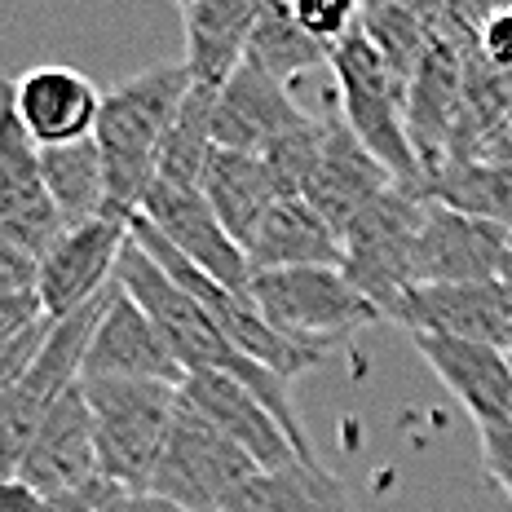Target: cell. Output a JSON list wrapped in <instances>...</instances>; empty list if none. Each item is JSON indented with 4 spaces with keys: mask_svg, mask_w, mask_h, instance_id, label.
<instances>
[{
    "mask_svg": "<svg viewBox=\"0 0 512 512\" xmlns=\"http://www.w3.org/2000/svg\"><path fill=\"white\" fill-rule=\"evenodd\" d=\"M115 279H120L124 292L155 318V327L164 332L168 345H173V354H177L181 367H186V376L190 371H212V376H230V380L248 384L256 398L274 411V420H279L283 433L292 437V446L301 451V460H318L314 446H309V437H305L301 411H296L287 380H279L274 371H265L261 362H252L248 354H239V349L230 345V336L212 323L208 309L199 305L181 283L168 279L151 256L133 243V234H128V248L120 256Z\"/></svg>",
    "mask_w": 512,
    "mask_h": 512,
    "instance_id": "1",
    "label": "cell"
},
{
    "mask_svg": "<svg viewBox=\"0 0 512 512\" xmlns=\"http://www.w3.org/2000/svg\"><path fill=\"white\" fill-rule=\"evenodd\" d=\"M190 84L186 62H159V67L137 71L133 80L115 84L102 98L98 142L106 164V217L133 221L146 204V190L159 177V155H164L168 128H173Z\"/></svg>",
    "mask_w": 512,
    "mask_h": 512,
    "instance_id": "2",
    "label": "cell"
},
{
    "mask_svg": "<svg viewBox=\"0 0 512 512\" xmlns=\"http://www.w3.org/2000/svg\"><path fill=\"white\" fill-rule=\"evenodd\" d=\"M332 80L340 120L349 124V133L389 168L402 190L424 199V164L415 155L407 128V84L393 76V67L371 49L362 31H354L332 53Z\"/></svg>",
    "mask_w": 512,
    "mask_h": 512,
    "instance_id": "3",
    "label": "cell"
},
{
    "mask_svg": "<svg viewBox=\"0 0 512 512\" xmlns=\"http://www.w3.org/2000/svg\"><path fill=\"white\" fill-rule=\"evenodd\" d=\"M252 305L283 340L327 358L362 327L384 323L380 305L349 283L345 270L309 265V270L252 274Z\"/></svg>",
    "mask_w": 512,
    "mask_h": 512,
    "instance_id": "4",
    "label": "cell"
},
{
    "mask_svg": "<svg viewBox=\"0 0 512 512\" xmlns=\"http://www.w3.org/2000/svg\"><path fill=\"white\" fill-rule=\"evenodd\" d=\"M98 437V468L111 486L146 490L173 433L181 389L159 380H80Z\"/></svg>",
    "mask_w": 512,
    "mask_h": 512,
    "instance_id": "5",
    "label": "cell"
},
{
    "mask_svg": "<svg viewBox=\"0 0 512 512\" xmlns=\"http://www.w3.org/2000/svg\"><path fill=\"white\" fill-rule=\"evenodd\" d=\"M111 296H115V283L106 287L93 305H84L80 314L62 318V323L53 327L49 345L40 349V358L31 362V371L0 398V482H14L27 451H31V442H36V433L45 429V420L58 411V402L80 384L84 354H89V340L98 332Z\"/></svg>",
    "mask_w": 512,
    "mask_h": 512,
    "instance_id": "6",
    "label": "cell"
},
{
    "mask_svg": "<svg viewBox=\"0 0 512 512\" xmlns=\"http://www.w3.org/2000/svg\"><path fill=\"white\" fill-rule=\"evenodd\" d=\"M256 473L261 464L234 437H226L190 402H181L146 490L186 512H221Z\"/></svg>",
    "mask_w": 512,
    "mask_h": 512,
    "instance_id": "7",
    "label": "cell"
},
{
    "mask_svg": "<svg viewBox=\"0 0 512 512\" xmlns=\"http://www.w3.org/2000/svg\"><path fill=\"white\" fill-rule=\"evenodd\" d=\"M128 234H133V243H137V248H142L146 256H151V261L168 274V279L181 283L199 305L208 309L212 323H217L221 332L230 336V345L239 349V354H248L252 362H261L265 371H274V376L287 380V384L301 376V371H309V367H318V362H323L318 354H309V349L292 345V340H283L279 332H274V327L265 323L261 314H256L252 296L230 292V287H221L217 279H208L199 265H190L186 256H181L146 217H133Z\"/></svg>",
    "mask_w": 512,
    "mask_h": 512,
    "instance_id": "8",
    "label": "cell"
},
{
    "mask_svg": "<svg viewBox=\"0 0 512 512\" xmlns=\"http://www.w3.org/2000/svg\"><path fill=\"white\" fill-rule=\"evenodd\" d=\"M424 199L411 190L393 186L376 204H367L345 230V274L362 296L380 305L384 323L393 318L398 301L411 292V261L415 239H420Z\"/></svg>",
    "mask_w": 512,
    "mask_h": 512,
    "instance_id": "9",
    "label": "cell"
},
{
    "mask_svg": "<svg viewBox=\"0 0 512 512\" xmlns=\"http://www.w3.org/2000/svg\"><path fill=\"white\" fill-rule=\"evenodd\" d=\"M512 252V230L495 221L468 217L437 199H424L420 239H415L411 287H464V283H499Z\"/></svg>",
    "mask_w": 512,
    "mask_h": 512,
    "instance_id": "10",
    "label": "cell"
},
{
    "mask_svg": "<svg viewBox=\"0 0 512 512\" xmlns=\"http://www.w3.org/2000/svg\"><path fill=\"white\" fill-rule=\"evenodd\" d=\"M137 217L151 221L190 265H199V270L208 274V279H217L221 287H230V292H239V296H252L248 252L230 239V230L221 226V217L212 212L204 190L155 181V186L146 190V204Z\"/></svg>",
    "mask_w": 512,
    "mask_h": 512,
    "instance_id": "11",
    "label": "cell"
},
{
    "mask_svg": "<svg viewBox=\"0 0 512 512\" xmlns=\"http://www.w3.org/2000/svg\"><path fill=\"white\" fill-rule=\"evenodd\" d=\"M128 226L133 221L98 217L89 226L67 230L53 243V252L40 261V279H36V296L53 323L80 314L84 305H93L115 283L120 256L128 248Z\"/></svg>",
    "mask_w": 512,
    "mask_h": 512,
    "instance_id": "12",
    "label": "cell"
},
{
    "mask_svg": "<svg viewBox=\"0 0 512 512\" xmlns=\"http://www.w3.org/2000/svg\"><path fill=\"white\" fill-rule=\"evenodd\" d=\"M80 380H159L177 384V389L186 380V367L177 362L173 345L155 327V318L124 292L120 279H115V296L89 340Z\"/></svg>",
    "mask_w": 512,
    "mask_h": 512,
    "instance_id": "13",
    "label": "cell"
},
{
    "mask_svg": "<svg viewBox=\"0 0 512 512\" xmlns=\"http://www.w3.org/2000/svg\"><path fill=\"white\" fill-rule=\"evenodd\" d=\"M389 323H402L411 336H451L495 349L512 345V301L499 283L411 287Z\"/></svg>",
    "mask_w": 512,
    "mask_h": 512,
    "instance_id": "14",
    "label": "cell"
},
{
    "mask_svg": "<svg viewBox=\"0 0 512 512\" xmlns=\"http://www.w3.org/2000/svg\"><path fill=\"white\" fill-rule=\"evenodd\" d=\"M102 98L106 93L93 89L76 67H31L23 80H14L18 124L27 128L36 151L71 146L98 133Z\"/></svg>",
    "mask_w": 512,
    "mask_h": 512,
    "instance_id": "15",
    "label": "cell"
},
{
    "mask_svg": "<svg viewBox=\"0 0 512 512\" xmlns=\"http://www.w3.org/2000/svg\"><path fill=\"white\" fill-rule=\"evenodd\" d=\"M309 115L301 102L287 93V84L274 76H265L261 67L243 62L234 71V80L217 93V146L221 151H243V155H265L279 137H287L292 128H301Z\"/></svg>",
    "mask_w": 512,
    "mask_h": 512,
    "instance_id": "16",
    "label": "cell"
},
{
    "mask_svg": "<svg viewBox=\"0 0 512 512\" xmlns=\"http://www.w3.org/2000/svg\"><path fill=\"white\" fill-rule=\"evenodd\" d=\"M420 358L433 367V376L460 398V407L477 420V429L512 424V354L495 345L451 336H411Z\"/></svg>",
    "mask_w": 512,
    "mask_h": 512,
    "instance_id": "17",
    "label": "cell"
},
{
    "mask_svg": "<svg viewBox=\"0 0 512 512\" xmlns=\"http://www.w3.org/2000/svg\"><path fill=\"white\" fill-rule=\"evenodd\" d=\"M393 186H398V181H393L389 168H384L380 159L349 133V124L336 115V120L327 124L323 159H318L314 181H309V190H305V204L345 239V230L354 226L358 212L367 204H376L384 190H393Z\"/></svg>",
    "mask_w": 512,
    "mask_h": 512,
    "instance_id": "18",
    "label": "cell"
},
{
    "mask_svg": "<svg viewBox=\"0 0 512 512\" xmlns=\"http://www.w3.org/2000/svg\"><path fill=\"white\" fill-rule=\"evenodd\" d=\"M181 402H190L199 415H208L226 437L243 446L261 473L283 468L292 460H301V451L292 446V437L283 433V424L274 420V411L248 389V384L230 380V376H212V371H190L181 380Z\"/></svg>",
    "mask_w": 512,
    "mask_h": 512,
    "instance_id": "19",
    "label": "cell"
},
{
    "mask_svg": "<svg viewBox=\"0 0 512 512\" xmlns=\"http://www.w3.org/2000/svg\"><path fill=\"white\" fill-rule=\"evenodd\" d=\"M98 437H93V415L89 402H84V389L67 393L58 402V411L45 420V429L36 433L23 468H18V482H27L36 495H67V490H80L89 482H98Z\"/></svg>",
    "mask_w": 512,
    "mask_h": 512,
    "instance_id": "20",
    "label": "cell"
},
{
    "mask_svg": "<svg viewBox=\"0 0 512 512\" xmlns=\"http://www.w3.org/2000/svg\"><path fill=\"white\" fill-rule=\"evenodd\" d=\"M261 5L252 0H186L181 27H186V71L195 89L221 93L234 71L248 62V40Z\"/></svg>",
    "mask_w": 512,
    "mask_h": 512,
    "instance_id": "21",
    "label": "cell"
},
{
    "mask_svg": "<svg viewBox=\"0 0 512 512\" xmlns=\"http://www.w3.org/2000/svg\"><path fill=\"white\" fill-rule=\"evenodd\" d=\"M248 265L252 274L309 270V265L345 270V243L305 199H279L270 217L261 221L256 239L248 243Z\"/></svg>",
    "mask_w": 512,
    "mask_h": 512,
    "instance_id": "22",
    "label": "cell"
},
{
    "mask_svg": "<svg viewBox=\"0 0 512 512\" xmlns=\"http://www.w3.org/2000/svg\"><path fill=\"white\" fill-rule=\"evenodd\" d=\"M204 199L221 217V226L230 230V239L248 252V243L256 239V230L274 212V204L283 199V190L261 155L221 151L217 146L204 173Z\"/></svg>",
    "mask_w": 512,
    "mask_h": 512,
    "instance_id": "23",
    "label": "cell"
},
{
    "mask_svg": "<svg viewBox=\"0 0 512 512\" xmlns=\"http://www.w3.org/2000/svg\"><path fill=\"white\" fill-rule=\"evenodd\" d=\"M221 512H354V504L318 460H292L256 473Z\"/></svg>",
    "mask_w": 512,
    "mask_h": 512,
    "instance_id": "24",
    "label": "cell"
},
{
    "mask_svg": "<svg viewBox=\"0 0 512 512\" xmlns=\"http://www.w3.org/2000/svg\"><path fill=\"white\" fill-rule=\"evenodd\" d=\"M40 186L62 212L67 230L106 217V164L93 137L40 151Z\"/></svg>",
    "mask_w": 512,
    "mask_h": 512,
    "instance_id": "25",
    "label": "cell"
},
{
    "mask_svg": "<svg viewBox=\"0 0 512 512\" xmlns=\"http://www.w3.org/2000/svg\"><path fill=\"white\" fill-rule=\"evenodd\" d=\"M248 62L252 67H261L265 76H274L279 84H287L296 76H314V71L332 67V53H327L301 23H296L292 5L265 0L261 14H256L252 40H248Z\"/></svg>",
    "mask_w": 512,
    "mask_h": 512,
    "instance_id": "26",
    "label": "cell"
},
{
    "mask_svg": "<svg viewBox=\"0 0 512 512\" xmlns=\"http://www.w3.org/2000/svg\"><path fill=\"white\" fill-rule=\"evenodd\" d=\"M212 124H217V93L190 89L173 128H168V142H164V155H159V177L155 181L204 190L208 159H212V151H217V133H212Z\"/></svg>",
    "mask_w": 512,
    "mask_h": 512,
    "instance_id": "27",
    "label": "cell"
},
{
    "mask_svg": "<svg viewBox=\"0 0 512 512\" xmlns=\"http://www.w3.org/2000/svg\"><path fill=\"white\" fill-rule=\"evenodd\" d=\"M424 199H437V204L455 212H468V217H482L512 230V164H482V159L451 164L437 177H429Z\"/></svg>",
    "mask_w": 512,
    "mask_h": 512,
    "instance_id": "28",
    "label": "cell"
},
{
    "mask_svg": "<svg viewBox=\"0 0 512 512\" xmlns=\"http://www.w3.org/2000/svg\"><path fill=\"white\" fill-rule=\"evenodd\" d=\"M358 31L371 40V49L393 67V76L411 89L420 62L433 49V31L424 5H362Z\"/></svg>",
    "mask_w": 512,
    "mask_h": 512,
    "instance_id": "29",
    "label": "cell"
},
{
    "mask_svg": "<svg viewBox=\"0 0 512 512\" xmlns=\"http://www.w3.org/2000/svg\"><path fill=\"white\" fill-rule=\"evenodd\" d=\"M40 186V151L18 124L14 80H0V226L36 195Z\"/></svg>",
    "mask_w": 512,
    "mask_h": 512,
    "instance_id": "30",
    "label": "cell"
},
{
    "mask_svg": "<svg viewBox=\"0 0 512 512\" xmlns=\"http://www.w3.org/2000/svg\"><path fill=\"white\" fill-rule=\"evenodd\" d=\"M292 9H296V23H301L327 53H336L362 23V5H349V0H332V5H292Z\"/></svg>",
    "mask_w": 512,
    "mask_h": 512,
    "instance_id": "31",
    "label": "cell"
},
{
    "mask_svg": "<svg viewBox=\"0 0 512 512\" xmlns=\"http://www.w3.org/2000/svg\"><path fill=\"white\" fill-rule=\"evenodd\" d=\"M53 327H58L53 318H40V323L27 327L23 336H14V340H5V345H0V398H5V393L31 371V362H36L40 349L49 345Z\"/></svg>",
    "mask_w": 512,
    "mask_h": 512,
    "instance_id": "32",
    "label": "cell"
},
{
    "mask_svg": "<svg viewBox=\"0 0 512 512\" xmlns=\"http://www.w3.org/2000/svg\"><path fill=\"white\" fill-rule=\"evenodd\" d=\"M477 446H482V464H486L490 482L512 499V424L477 429Z\"/></svg>",
    "mask_w": 512,
    "mask_h": 512,
    "instance_id": "33",
    "label": "cell"
},
{
    "mask_svg": "<svg viewBox=\"0 0 512 512\" xmlns=\"http://www.w3.org/2000/svg\"><path fill=\"white\" fill-rule=\"evenodd\" d=\"M477 49H482L486 67L508 76L512 71V5L490 9V18L482 23V36H477Z\"/></svg>",
    "mask_w": 512,
    "mask_h": 512,
    "instance_id": "34",
    "label": "cell"
},
{
    "mask_svg": "<svg viewBox=\"0 0 512 512\" xmlns=\"http://www.w3.org/2000/svg\"><path fill=\"white\" fill-rule=\"evenodd\" d=\"M36 279H40V261H31L27 252H18L14 243L0 239V301L36 292Z\"/></svg>",
    "mask_w": 512,
    "mask_h": 512,
    "instance_id": "35",
    "label": "cell"
},
{
    "mask_svg": "<svg viewBox=\"0 0 512 512\" xmlns=\"http://www.w3.org/2000/svg\"><path fill=\"white\" fill-rule=\"evenodd\" d=\"M115 490H120V486H111L106 477H98V482H89L80 490H67V495L45 499V512H102L106 499H111Z\"/></svg>",
    "mask_w": 512,
    "mask_h": 512,
    "instance_id": "36",
    "label": "cell"
},
{
    "mask_svg": "<svg viewBox=\"0 0 512 512\" xmlns=\"http://www.w3.org/2000/svg\"><path fill=\"white\" fill-rule=\"evenodd\" d=\"M102 512H186V508L168 504V499L151 495V490H115Z\"/></svg>",
    "mask_w": 512,
    "mask_h": 512,
    "instance_id": "37",
    "label": "cell"
},
{
    "mask_svg": "<svg viewBox=\"0 0 512 512\" xmlns=\"http://www.w3.org/2000/svg\"><path fill=\"white\" fill-rule=\"evenodd\" d=\"M0 512H45V495H36L27 482H0Z\"/></svg>",
    "mask_w": 512,
    "mask_h": 512,
    "instance_id": "38",
    "label": "cell"
},
{
    "mask_svg": "<svg viewBox=\"0 0 512 512\" xmlns=\"http://www.w3.org/2000/svg\"><path fill=\"white\" fill-rule=\"evenodd\" d=\"M477 159H482V164H512V120L486 137V146Z\"/></svg>",
    "mask_w": 512,
    "mask_h": 512,
    "instance_id": "39",
    "label": "cell"
},
{
    "mask_svg": "<svg viewBox=\"0 0 512 512\" xmlns=\"http://www.w3.org/2000/svg\"><path fill=\"white\" fill-rule=\"evenodd\" d=\"M499 287H504V292H508V301H512V252H508L504 270H499Z\"/></svg>",
    "mask_w": 512,
    "mask_h": 512,
    "instance_id": "40",
    "label": "cell"
},
{
    "mask_svg": "<svg viewBox=\"0 0 512 512\" xmlns=\"http://www.w3.org/2000/svg\"><path fill=\"white\" fill-rule=\"evenodd\" d=\"M508 354H512V345H508Z\"/></svg>",
    "mask_w": 512,
    "mask_h": 512,
    "instance_id": "41",
    "label": "cell"
}]
</instances>
